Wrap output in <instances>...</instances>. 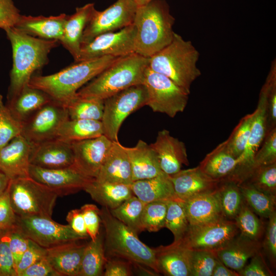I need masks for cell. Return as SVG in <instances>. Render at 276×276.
I'll use <instances>...</instances> for the list:
<instances>
[{
	"instance_id": "6da1fadb",
	"label": "cell",
	"mask_w": 276,
	"mask_h": 276,
	"mask_svg": "<svg viewBox=\"0 0 276 276\" xmlns=\"http://www.w3.org/2000/svg\"><path fill=\"white\" fill-rule=\"evenodd\" d=\"M5 31L12 50L8 102L28 85L35 71L47 64L49 54L60 42L57 40H46L29 35L14 27Z\"/></svg>"
},
{
	"instance_id": "7a4b0ae2",
	"label": "cell",
	"mask_w": 276,
	"mask_h": 276,
	"mask_svg": "<svg viewBox=\"0 0 276 276\" xmlns=\"http://www.w3.org/2000/svg\"><path fill=\"white\" fill-rule=\"evenodd\" d=\"M175 18L165 0H152L137 7L134 53L149 58L169 44L174 37Z\"/></svg>"
},
{
	"instance_id": "3957f363",
	"label": "cell",
	"mask_w": 276,
	"mask_h": 276,
	"mask_svg": "<svg viewBox=\"0 0 276 276\" xmlns=\"http://www.w3.org/2000/svg\"><path fill=\"white\" fill-rule=\"evenodd\" d=\"M118 58L106 56L75 62L53 74L32 76L28 85L44 91L53 100L63 104Z\"/></svg>"
},
{
	"instance_id": "277c9868",
	"label": "cell",
	"mask_w": 276,
	"mask_h": 276,
	"mask_svg": "<svg viewBox=\"0 0 276 276\" xmlns=\"http://www.w3.org/2000/svg\"><path fill=\"white\" fill-rule=\"evenodd\" d=\"M148 62L149 58L135 53L118 57L76 94L104 100L128 87L142 84Z\"/></svg>"
},
{
	"instance_id": "5b68a950",
	"label": "cell",
	"mask_w": 276,
	"mask_h": 276,
	"mask_svg": "<svg viewBox=\"0 0 276 276\" xmlns=\"http://www.w3.org/2000/svg\"><path fill=\"white\" fill-rule=\"evenodd\" d=\"M100 216L106 258L123 259L159 273L153 248L143 243L138 235L114 217L107 208L102 206Z\"/></svg>"
},
{
	"instance_id": "8992f818",
	"label": "cell",
	"mask_w": 276,
	"mask_h": 276,
	"mask_svg": "<svg viewBox=\"0 0 276 276\" xmlns=\"http://www.w3.org/2000/svg\"><path fill=\"white\" fill-rule=\"evenodd\" d=\"M199 56L191 41L175 33L169 44L149 58L148 67L190 93L192 84L201 75L197 65Z\"/></svg>"
},
{
	"instance_id": "52a82bcc",
	"label": "cell",
	"mask_w": 276,
	"mask_h": 276,
	"mask_svg": "<svg viewBox=\"0 0 276 276\" xmlns=\"http://www.w3.org/2000/svg\"><path fill=\"white\" fill-rule=\"evenodd\" d=\"M10 202L17 216L33 215L51 217L58 196L53 191L31 177L10 180Z\"/></svg>"
},
{
	"instance_id": "ba28073f",
	"label": "cell",
	"mask_w": 276,
	"mask_h": 276,
	"mask_svg": "<svg viewBox=\"0 0 276 276\" xmlns=\"http://www.w3.org/2000/svg\"><path fill=\"white\" fill-rule=\"evenodd\" d=\"M148 94L147 105L154 112L174 118L184 111L190 92L181 87L166 76L146 68L143 83Z\"/></svg>"
},
{
	"instance_id": "9c48e42d",
	"label": "cell",
	"mask_w": 276,
	"mask_h": 276,
	"mask_svg": "<svg viewBox=\"0 0 276 276\" xmlns=\"http://www.w3.org/2000/svg\"><path fill=\"white\" fill-rule=\"evenodd\" d=\"M148 94L143 84L131 86L104 100L101 122L104 135L118 141L120 128L131 113L147 105Z\"/></svg>"
},
{
	"instance_id": "30bf717a",
	"label": "cell",
	"mask_w": 276,
	"mask_h": 276,
	"mask_svg": "<svg viewBox=\"0 0 276 276\" xmlns=\"http://www.w3.org/2000/svg\"><path fill=\"white\" fill-rule=\"evenodd\" d=\"M15 226L26 238L44 248L84 239L69 225L59 224L44 216H16Z\"/></svg>"
},
{
	"instance_id": "8fae6325",
	"label": "cell",
	"mask_w": 276,
	"mask_h": 276,
	"mask_svg": "<svg viewBox=\"0 0 276 276\" xmlns=\"http://www.w3.org/2000/svg\"><path fill=\"white\" fill-rule=\"evenodd\" d=\"M239 233L234 220L223 218L198 225H190L179 241L187 248L216 251Z\"/></svg>"
},
{
	"instance_id": "7c38bea8",
	"label": "cell",
	"mask_w": 276,
	"mask_h": 276,
	"mask_svg": "<svg viewBox=\"0 0 276 276\" xmlns=\"http://www.w3.org/2000/svg\"><path fill=\"white\" fill-rule=\"evenodd\" d=\"M69 119L65 107L53 100L22 123L21 134L31 144L56 138L61 124Z\"/></svg>"
},
{
	"instance_id": "4fadbf2b",
	"label": "cell",
	"mask_w": 276,
	"mask_h": 276,
	"mask_svg": "<svg viewBox=\"0 0 276 276\" xmlns=\"http://www.w3.org/2000/svg\"><path fill=\"white\" fill-rule=\"evenodd\" d=\"M137 8L132 0H117L103 11L96 9L84 30L81 44L102 34L117 31L133 24Z\"/></svg>"
},
{
	"instance_id": "5bb4252c",
	"label": "cell",
	"mask_w": 276,
	"mask_h": 276,
	"mask_svg": "<svg viewBox=\"0 0 276 276\" xmlns=\"http://www.w3.org/2000/svg\"><path fill=\"white\" fill-rule=\"evenodd\" d=\"M135 35L136 28L132 24L98 35L89 42L81 44L79 61L106 56L121 57L133 53Z\"/></svg>"
},
{
	"instance_id": "9a60e30c",
	"label": "cell",
	"mask_w": 276,
	"mask_h": 276,
	"mask_svg": "<svg viewBox=\"0 0 276 276\" xmlns=\"http://www.w3.org/2000/svg\"><path fill=\"white\" fill-rule=\"evenodd\" d=\"M29 176L53 191L58 197L84 190L95 179L84 175L73 165L64 168L50 169L30 165Z\"/></svg>"
},
{
	"instance_id": "2e32d148",
	"label": "cell",
	"mask_w": 276,
	"mask_h": 276,
	"mask_svg": "<svg viewBox=\"0 0 276 276\" xmlns=\"http://www.w3.org/2000/svg\"><path fill=\"white\" fill-rule=\"evenodd\" d=\"M112 141L104 134L71 143L73 166L84 175L95 179L112 145Z\"/></svg>"
},
{
	"instance_id": "e0dca14e",
	"label": "cell",
	"mask_w": 276,
	"mask_h": 276,
	"mask_svg": "<svg viewBox=\"0 0 276 276\" xmlns=\"http://www.w3.org/2000/svg\"><path fill=\"white\" fill-rule=\"evenodd\" d=\"M267 106L266 93L261 88L257 106L254 111L249 137L244 152L238 158V167L233 179L240 181L250 169L254 157L267 133Z\"/></svg>"
},
{
	"instance_id": "ac0fdd59",
	"label": "cell",
	"mask_w": 276,
	"mask_h": 276,
	"mask_svg": "<svg viewBox=\"0 0 276 276\" xmlns=\"http://www.w3.org/2000/svg\"><path fill=\"white\" fill-rule=\"evenodd\" d=\"M30 165L45 169L64 168L74 164L71 143L58 139L31 145Z\"/></svg>"
},
{
	"instance_id": "d6986e66",
	"label": "cell",
	"mask_w": 276,
	"mask_h": 276,
	"mask_svg": "<svg viewBox=\"0 0 276 276\" xmlns=\"http://www.w3.org/2000/svg\"><path fill=\"white\" fill-rule=\"evenodd\" d=\"M31 144L20 134L0 148V171L10 180L29 177Z\"/></svg>"
},
{
	"instance_id": "ffe728a7",
	"label": "cell",
	"mask_w": 276,
	"mask_h": 276,
	"mask_svg": "<svg viewBox=\"0 0 276 276\" xmlns=\"http://www.w3.org/2000/svg\"><path fill=\"white\" fill-rule=\"evenodd\" d=\"M150 146L156 154L161 170L169 176L179 171L182 165L189 164L185 143L172 136L168 130L159 131L155 141Z\"/></svg>"
},
{
	"instance_id": "44dd1931",
	"label": "cell",
	"mask_w": 276,
	"mask_h": 276,
	"mask_svg": "<svg viewBox=\"0 0 276 276\" xmlns=\"http://www.w3.org/2000/svg\"><path fill=\"white\" fill-rule=\"evenodd\" d=\"M175 195L182 200L216 190L220 183L203 173L199 166L180 170L169 176Z\"/></svg>"
},
{
	"instance_id": "7402d4cb",
	"label": "cell",
	"mask_w": 276,
	"mask_h": 276,
	"mask_svg": "<svg viewBox=\"0 0 276 276\" xmlns=\"http://www.w3.org/2000/svg\"><path fill=\"white\" fill-rule=\"evenodd\" d=\"M153 249L159 273L168 276H191V250L179 241Z\"/></svg>"
},
{
	"instance_id": "603a6c76",
	"label": "cell",
	"mask_w": 276,
	"mask_h": 276,
	"mask_svg": "<svg viewBox=\"0 0 276 276\" xmlns=\"http://www.w3.org/2000/svg\"><path fill=\"white\" fill-rule=\"evenodd\" d=\"M106 181L131 185L133 182L130 161L124 146L113 141L105 159L95 178Z\"/></svg>"
},
{
	"instance_id": "cb8c5ba5",
	"label": "cell",
	"mask_w": 276,
	"mask_h": 276,
	"mask_svg": "<svg viewBox=\"0 0 276 276\" xmlns=\"http://www.w3.org/2000/svg\"><path fill=\"white\" fill-rule=\"evenodd\" d=\"M68 15L33 16L21 15L14 27L34 37L60 41Z\"/></svg>"
},
{
	"instance_id": "d4e9b609",
	"label": "cell",
	"mask_w": 276,
	"mask_h": 276,
	"mask_svg": "<svg viewBox=\"0 0 276 276\" xmlns=\"http://www.w3.org/2000/svg\"><path fill=\"white\" fill-rule=\"evenodd\" d=\"M86 244L77 241L46 248L45 257L59 276H78Z\"/></svg>"
},
{
	"instance_id": "484cf974",
	"label": "cell",
	"mask_w": 276,
	"mask_h": 276,
	"mask_svg": "<svg viewBox=\"0 0 276 276\" xmlns=\"http://www.w3.org/2000/svg\"><path fill=\"white\" fill-rule=\"evenodd\" d=\"M211 178L220 182L231 179L238 167V158L229 149L226 141L207 154L198 166Z\"/></svg>"
},
{
	"instance_id": "4316f807",
	"label": "cell",
	"mask_w": 276,
	"mask_h": 276,
	"mask_svg": "<svg viewBox=\"0 0 276 276\" xmlns=\"http://www.w3.org/2000/svg\"><path fill=\"white\" fill-rule=\"evenodd\" d=\"M261 250V242L250 240L239 233L225 245L215 251L218 259L225 266L238 272Z\"/></svg>"
},
{
	"instance_id": "83f0119b",
	"label": "cell",
	"mask_w": 276,
	"mask_h": 276,
	"mask_svg": "<svg viewBox=\"0 0 276 276\" xmlns=\"http://www.w3.org/2000/svg\"><path fill=\"white\" fill-rule=\"evenodd\" d=\"M218 189L211 193L182 200L190 225L206 223L225 218L221 210Z\"/></svg>"
},
{
	"instance_id": "f1b7e54d",
	"label": "cell",
	"mask_w": 276,
	"mask_h": 276,
	"mask_svg": "<svg viewBox=\"0 0 276 276\" xmlns=\"http://www.w3.org/2000/svg\"><path fill=\"white\" fill-rule=\"evenodd\" d=\"M95 10L94 3L77 7L74 14L68 15L65 21L60 43L72 55L75 62L79 61L82 35Z\"/></svg>"
},
{
	"instance_id": "f546056e",
	"label": "cell",
	"mask_w": 276,
	"mask_h": 276,
	"mask_svg": "<svg viewBox=\"0 0 276 276\" xmlns=\"http://www.w3.org/2000/svg\"><path fill=\"white\" fill-rule=\"evenodd\" d=\"M124 148L130 161L133 181L165 173L161 170L156 154L150 145L140 140L134 147Z\"/></svg>"
},
{
	"instance_id": "4dcf8cb0",
	"label": "cell",
	"mask_w": 276,
	"mask_h": 276,
	"mask_svg": "<svg viewBox=\"0 0 276 276\" xmlns=\"http://www.w3.org/2000/svg\"><path fill=\"white\" fill-rule=\"evenodd\" d=\"M84 190L94 200L109 210L117 208L134 195L131 185L98 181L95 179L90 182Z\"/></svg>"
},
{
	"instance_id": "1f68e13d",
	"label": "cell",
	"mask_w": 276,
	"mask_h": 276,
	"mask_svg": "<svg viewBox=\"0 0 276 276\" xmlns=\"http://www.w3.org/2000/svg\"><path fill=\"white\" fill-rule=\"evenodd\" d=\"M131 188L134 195L146 203L167 201L176 196L170 176L165 173L150 178L133 181Z\"/></svg>"
},
{
	"instance_id": "d6a6232c",
	"label": "cell",
	"mask_w": 276,
	"mask_h": 276,
	"mask_svg": "<svg viewBox=\"0 0 276 276\" xmlns=\"http://www.w3.org/2000/svg\"><path fill=\"white\" fill-rule=\"evenodd\" d=\"M53 100L44 91L26 86L7 106L14 117L22 123L45 104Z\"/></svg>"
},
{
	"instance_id": "836d02e7",
	"label": "cell",
	"mask_w": 276,
	"mask_h": 276,
	"mask_svg": "<svg viewBox=\"0 0 276 276\" xmlns=\"http://www.w3.org/2000/svg\"><path fill=\"white\" fill-rule=\"evenodd\" d=\"M103 134L101 121L68 119L60 126L56 139L72 143Z\"/></svg>"
},
{
	"instance_id": "e575fe53",
	"label": "cell",
	"mask_w": 276,
	"mask_h": 276,
	"mask_svg": "<svg viewBox=\"0 0 276 276\" xmlns=\"http://www.w3.org/2000/svg\"><path fill=\"white\" fill-rule=\"evenodd\" d=\"M106 261L104 237L100 233L95 240L86 244L78 276L103 275Z\"/></svg>"
},
{
	"instance_id": "d590c367",
	"label": "cell",
	"mask_w": 276,
	"mask_h": 276,
	"mask_svg": "<svg viewBox=\"0 0 276 276\" xmlns=\"http://www.w3.org/2000/svg\"><path fill=\"white\" fill-rule=\"evenodd\" d=\"M66 108L70 119L101 121L104 111V100L85 97L77 94L62 104Z\"/></svg>"
},
{
	"instance_id": "8d00e7d4",
	"label": "cell",
	"mask_w": 276,
	"mask_h": 276,
	"mask_svg": "<svg viewBox=\"0 0 276 276\" xmlns=\"http://www.w3.org/2000/svg\"><path fill=\"white\" fill-rule=\"evenodd\" d=\"M145 204L133 195L117 208L109 211L114 217L138 235L144 231L142 216Z\"/></svg>"
},
{
	"instance_id": "74e56055",
	"label": "cell",
	"mask_w": 276,
	"mask_h": 276,
	"mask_svg": "<svg viewBox=\"0 0 276 276\" xmlns=\"http://www.w3.org/2000/svg\"><path fill=\"white\" fill-rule=\"evenodd\" d=\"M239 185L245 202L257 215L268 219L275 210L276 198L246 182Z\"/></svg>"
},
{
	"instance_id": "f35d334b",
	"label": "cell",
	"mask_w": 276,
	"mask_h": 276,
	"mask_svg": "<svg viewBox=\"0 0 276 276\" xmlns=\"http://www.w3.org/2000/svg\"><path fill=\"white\" fill-rule=\"evenodd\" d=\"M167 202L165 227L173 234L174 241H177L185 236L189 228L190 223L182 199L176 196L168 200Z\"/></svg>"
},
{
	"instance_id": "ab89813d",
	"label": "cell",
	"mask_w": 276,
	"mask_h": 276,
	"mask_svg": "<svg viewBox=\"0 0 276 276\" xmlns=\"http://www.w3.org/2000/svg\"><path fill=\"white\" fill-rule=\"evenodd\" d=\"M218 190L224 217L234 220L244 201L239 183L233 180L221 181Z\"/></svg>"
},
{
	"instance_id": "60d3db41",
	"label": "cell",
	"mask_w": 276,
	"mask_h": 276,
	"mask_svg": "<svg viewBox=\"0 0 276 276\" xmlns=\"http://www.w3.org/2000/svg\"><path fill=\"white\" fill-rule=\"evenodd\" d=\"M234 221L240 234L250 240L261 242L265 225L244 201Z\"/></svg>"
},
{
	"instance_id": "b9f144b4",
	"label": "cell",
	"mask_w": 276,
	"mask_h": 276,
	"mask_svg": "<svg viewBox=\"0 0 276 276\" xmlns=\"http://www.w3.org/2000/svg\"><path fill=\"white\" fill-rule=\"evenodd\" d=\"M241 182L248 183L276 198V163L254 169Z\"/></svg>"
},
{
	"instance_id": "7bdbcfd3",
	"label": "cell",
	"mask_w": 276,
	"mask_h": 276,
	"mask_svg": "<svg viewBox=\"0 0 276 276\" xmlns=\"http://www.w3.org/2000/svg\"><path fill=\"white\" fill-rule=\"evenodd\" d=\"M167 201H156L145 204L142 216V223L144 230L156 232L165 227Z\"/></svg>"
},
{
	"instance_id": "ee69618b",
	"label": "cell",
	"mask_w": 276,
	"mask_h": 276,
	"mask_svg": "<svg viewBox=\"0 0 276 276\" xmlns=\"http://www.w3.org/2000/svg\"><path fill=\"white\" fill-rule=\"evenodd\" d=\"M254 112L243 117L225 140L234 155L237 158L244 152L250 132Z\"/></svg>"
},
{
	"instance_id": "f6af8a7d",
	"label": "cell",
	"mask_w": 276,
	"mask_h": 276,
	"mask_svg": "<svg viewBox=\"0 0 276 276\" xmlns=\"http://www.w3.org/2000/svg\"><path fill=\"white\" fill-rule=\"evenodd\" d=\"M21 131L22 123L14 117L0 94V148L21 134Z\"/></svg>"
},
{
	"instance_id": "bcb514c9",
	"label": "cell",
	"mask_w": 276,
	"mask_h": 276,
	"mask_svg": "<svg viewBox=\"0 0 276 276\" xmlns=\"http://www.w3.org/2000/svg\"><path fill=\"white\" fill-rule=\"evenodd\" d=\"M274 163H276V127L267 132L261 146L254 157L250 169L243 179L254 169Z\"/></svg>"
},
{
	"instance_id": "7dc6e473",
	"label": "cell",
	"mask_w": 276,
	"mask_h": 276,
	"mask_svg": "<svg viewBox=\"0 0 276 276\" xmlns=\"http://www.w3.org/2000/svg\"><path fill=\"white\" fill-rule=\"evenodd\" d=\"M217 259L215 251L191 250V276H212Z\"/></svg>"
},
{
	"instance_id": "c3c4849f",
	"label": "cell",
	"mask_w": 276,
	"mask_h": 276,
	"mask_svg": "<svg viewBox=\"0 0 276 276\" xmlns=\"http://www.w3.org/2000/svg\"><path fill=\"white\" fill-rule=\"evenodd\" d=\"M266 93L267 106V132L276 127V60L271 62L270 71L262 87Z\"/></svg>"
},
{
	"instance_id": "681fc988",
	"label": "cell",
	"mask_w": 276,
	"mask_h": 276,
	"mask_svg": "<svg viewBox=\"0 0 276 276\" xmlns=\"http://www.w3.org/2000/svg\"><path fill=\"white\" fill-rule=\"evenodd\" d=\"M265 227L263 241L261 242L262 248L264 249L271 264L275 267L276 262V212L275 210L268 218Z\"/></svg>"
},
{
	"instance_id": "f907efd6",
	"label": "cell",
	"mask_w": 276,
	"mask_h": 276,
	"mask_svg": "<svg viewBox=\"0 0 276 276\" xmlns=\"http://www.w3.org/2000/svg\"><path fill=\"white\" fill-rule=\"evenodd\" d=\"M5 234L13 257L15 269L28 247L30 240L23 235L15 226L5 231Z\"/></svg>"
},
{
	"instance_id": "816d5d0a",
	"label": "cell",
	"mask_w": 276,
	"mask_h": 276,
	"mask_svg": "<svg viewBox=\"0 0 276 276\" xmlns=\"http://www.w3.org/2000/svg\"><path fill=\"white\" fill-rule=\"evenodd\" d=\"M87 234L91 240H94L100 233L101 218L100 209L94 204H85L80 208Z\"/></svg>"
},
{
	"instance_id": "f5cc1de1",
	"label": "cell",
	"mask_w": 276,
	"mask_h": 276,
	"mask_svg": "<svg viewBox=\"0 0 276 276\" xmlns=\"http://www.w3.org/2000/svg\"><path fill=\"white\" fill-rule=\"evenodd\" d=\"M239 276H273V272L267 265L262 250L250 259L249 263L238 272Z\"/></svg>"
},
{
	"instance_id": "db71d44e",
	"label": "cell",
	"mask_w": 276,
	"mask_h": 276,
	"mask_svg": "<svg viewBox=\"0 0 276 276\" xmlns=\"http://www.w3.org/2000/svg\"><path fill=\"white\" fill-rule=\"evenodd\" d=\"M45 254L46 248L30 240L27 249L15 267L16 276H20L27 268L45 257Z\"/></svg>"
},
{
	"instance_id": "11a10c76",
	"label": "cell",
	"mask_w": 276,
	"mask_h": 276,
	"mask_svg": "<svg viewBox=\"0 0 276 276\" xmlns=\"http://www.w3.org/2000/svg\"><path fill=\"white\" fill-rule=\"evenodd\" d=\"M0 276H16L14 259L5 231L0 237Z\"/></svg>"
},
{
	"instance_id": "9f6ffc18",
	"label": "cell",
	"mask_w": 276,
	"mask_h": 276,
	"mask_svg": "<svg viewBox=\"0 0 276 276\" xmlns=\"http://www.w3.org/2000/svg\"><path fill=\"white\" fill-rule=\"evenodd\" d=\"M20 15L13 0H0V28L15 27Z\"/></svg>"
},
{
	"instance_id": "6f0895ef",
	"label": "cell",
	"mask_w": 276,
	"mask_h": 276,
	"mask_svg": "<svg viewBox=\"0 0 276 276\" xmlns=\"http://www.w3.org/2000/svg\"><path fill=\"white\" fill-rule=\"evenodd\" d=\"M16 215L11 205L8 189L0 196V229L8 230L15 226Z\"/></svg>"
},
{
	"instance_id": "680465c9",
	"label": "cell",
	"mask_w": 276,
	"mask_h": 276,
	"mask_svg": "<svg viewBox=\"0 0 276 276\" xmlns=\"http://www.w3.org/2000/svg\"><path fill=\"white\" fill-rule=\"evenodd\" d=\"M130 262L120 258H106L103 275L129 276L132 275Z\"/></svg>"
},
{
	"instance_id": "91938a15",
	"label": "cell",
	"mask_w": 276,
	"mask_h": 276,
	"mask_svg": "<svg viewBox=\"0 0 276 276\" xmlns=\"http://www.w3.org/2000/svg\"><path fill=\"white\" fill-rule=\"evenodd\" d=\"M20 276H59L45 256L27 268Z\"/></svg>"
},
{
	"instance_id": "94428289",
	"label": "cell",
	"mask_w": 276,
	"mask_h": 276,
	"mask_svg": "<svg viewBox=\"0 0 276 276\" xmlns=\"http://www.w3.org/2000/svg\"><path fill=\"white\" fill-rule=\"evenodd\" d=\"M66 219L68 225L75 233L84 239L89 237L80 209L72 210L68 212Z\"/></svg>"
},
{
	"instance_id": "6125c7cd",
	"label": "cell",
	"mask_w": 276,
	"mask_h": 276,
	"mask_svg": "<svg viewBox=\"0 0 276 276\" xmlns=\"http://www.w3.org/2000/svg\"><path fill=\"white\" fill-rule=\"evenodd\" d=\"M212 276H239V274L238 272L225 266L218 258Z\"/></svg>"
},
{
	"instance_id": "be15d7a7",
	"label": "cell",
	"mask_w": 276,
	"mask_h": 276,
	"mask_svg": "<svg viewBox=\"0 0 276 276\" xmlns=\"http://www.w3.org/2000/svg\"><path fill=\"white\" fill-rule=\"evenodd\" d=\"M10 179L0 171V196L7 190Z\"/></svg>"
},
{
	"instance_id": "e7e4bbea",
	"label": "cell",
	"mask_w": 276,
	"mask_h": 276,
	"mask_svg": "<svg viewBox=\"0 0 276 276\" xmlns=\"http://www.w3.org/2000/svg\"><path fill=\"white\" fill-rule=\"evenodd\" d=\"M137 6V7L145 5L152 0H132Z\"/></svg>"
},
{
	"instance_id": "03108f58",
	"label": "cell",
	"mask_w": 276,
	"mask_h": 276,
	"mask_svg": "<svg viewBox=\"0 0 276 276\" xmlns=\"http://www.w3.org/2000/svg\"><path fill=\"white\" fill-rule=\"evenodd\" d=\"M3 231H2V230H1V229H0V237H1V235H2V233H3Z\"/></svg>"
}]
</instances>
